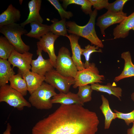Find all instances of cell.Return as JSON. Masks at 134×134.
Here are the masks:
<instances>
[{"mask_svg":"<svg viewBox=\"0 0 134 134\" xmlns=\"http://www.w3.org/2000/svg\"><path fill=\"white\" fill-rule=\"evenodd\" d=\"M8 60L0 59V86L7 84L15 72Z\"/></svg>","mask_w":134,"mask_h":134,"instance_id":"obj_21","label":"cell"},{"mask_svg":"<svg viewBox=\"0 0 134 134\" xmlns=\"http://www.w3.org/2000/svg\"><path fill=\"white\" fill-rule=\"evenodd\" d=\"M134 29V12L114 29V39L124 38L129 35L130 31Z\"/></svg>","mask_w":134,"mask_h":134,"instance_id":"obj_14","label":"cell"},{"mask_svg":"<svg viewBox=\"0 0 134 134\" xmlns=\"http://www.w3.org/2000/svg\"><path fill=\"white\" fill-rule=\"evenodd\" d=\"M45 76V82L57 89L60 92L68 93L71 86L75 83L74 78L63 76L53 69L47 72Z\"/></svg>","mask_w":134,"mask_h":134,"instance_id":"obj_8","label":"cell"},{"mask_svg":"<svg viewBox=\"0 0 134 134\" xmlns=\"http://www.w3.org/2000/svg\"><path fill=\"white\" fill-rule=\"evenodd\" d=\"M100 122L96 113L77 104L61 105L37 122L32 134H95Z\"/></svg>","mask_w":134,"mask_h":134,"instance_id":"obj_1","label":"cell"},{"mask_svg":"<svg viewBox=\"0 0 134 134\" xmlns=\"http://www.w3.org/2000/svg\"><path fill=\"white\" fill-rule=\"evenodd\" d=\"M21 17L20 11L11 4L0 15V27L19 21Z\"/></svg>","mask_w":134,"mask_h":134,"instance_id":"obj_16","label":"cell"},{"mask_svg":"<svg viewBox=\"0 0 134 134\" xmlns=\"http://www.w3.org/2000/svg\"><path fill=\"white\" fill-rule=\"evenodd\" d=\"M48 1L57 10L61 19H69L73 16L70 11H67L63 7L58 0H48Z\"/></svg>","mask_w":134,"mask_h":134,"instance_id":"obj_30","label":"cell"},{"mask_svg":"<svg viewBox=\"0 0 134 134\" xmlns=\"http://www.w3.org/2000/svg\"><path fill=\"white\" fill-rule=\"evenodd\" d=\"M30 25L31 30L25 34L28 37L39 40L43 36L50 32V25L36 22L31 23Z\"/></svg>","mask_w":134,"mask_h":134,"instance_id":"obj_22","label":"cell"},{"mask_svg":"<svg viewBox=\"0 0 134 134\" xmlns=\"http://www.w3.org/2000/svg\"><path fill=\"white\" fill-rule=\"evenodd\" d=\"M21 93L7 84L0 86V102H4L20 111L24 107H31L32 105Z\"/></svg>","mask_w":134,"mask_h":134,"instance_id":"obj_5","label":"cell"},{"mask_svg":"<svg viewBox=\"0 0 134 134\" xmlns=\"http://www.w3.org/2000/svg\"><path fill=\"white\" fill-rule=\"evenodd\" d=\"M78 91L77 94L83 103L91 100L93 90L91 86L87 85L80 86L78 87Z\"/></svg>","mask_w":134,"mask_h":134,"instance_id":"obj_28","label":"cell"},{"mask_svg":"<svg viewBox=\"0 0 134 134\" xmlns=\"http://www.w3.org/2000/svg\"><path fill=\"white\" fill-rule=\"evenodd\" d=\"M57 94L54 87L43 82L38 88L30 94L28 101L32 106L37 109H49L53 106L51 100Z\"/></svg>","mask_w":134,"mask_h":134,"instance_id":"obj_3","label":"cell"},{"mask_svg":"<svg viewBox=\"0 0 134 134\" xmlns=\"http://www.w3.org/2000/svg\"><path fill=\"white\" fill-rule=\"evenodd\" d=\"M121 58L124 61V66L121 74L114 78V81L116 82L125 78L134 76V65L132 62L130 52L127 51L122 53Z\"/></svg>","mask_w":134,"mask_h":134,"instance_id":"obj_19","label":"cell"},{"mask_svg":"<svg viewBox=\"0 0 134 134\" xmlns=\"http://www.w3.org/2000/svg\"><path fill=\"white\" fill-rule=\"evenodd\" d=\"M22 77L26 82L28 91L30 94L41 85L45 78L44 76L30 71L24 74Z\"/></svg>","mask_w":134,"mask_h":134,"instance_id":"obj_18","label":"cell"},{"mask_svg":"<svg viewBox=\"0 0 134 134\" xmlns=\"http://www.w3.org/2000/svg\"><path fill=\"white\" fill-rule=\"evenodd\" d=\"M127 134H134V122L132 128L127 130Z\"/></svg>","mask_w":134,"mask_h":134,"instance_id":"obj_35","label":"cell"},{"mask_svg":"<svg viewBox=\"0 0 134 134\" xmlns=\"http://www.w3.org/2000/svg\"><path fill=\"white\" fill-rule=\"evenodd\" d=\"M94 8L97 10L106 8L109 3L108 0H89Z\"/></svg>","mask_w":134,"mask_h":134,"instance_id":"obj_33","label":"cell"},{"mask_svg":"<svg viewBox=\"0 0 134 134\" xmlns=\"http://www.w3.org/2000/svg\"><path fill=\"white\" fill-rule=\"evenodd\" d=\"M9 81L11 88L20 93L23 96L27 95L28 91L27 83L20 73L13 75Z\"/></svg>","mask_w":134,"mask_h":134,"instance_id":"obj_24","label":"cell"},{"mask_svg":"<svg viewBox=\"0 0 134 134\" xmlns=\"http://www.w3.org/2000/svg\"><path fill=\"white\" fill-rule=\"evenodd\" d=\"M12 127L9 123L7 124L6 128V130L2 134H11L10 132Z\"/></svg>","mask_w":134,"mask_h":134,"instance_id":"obj_34","label":"cell"},{"mask_svg":"<svg viewBox=\"0 0 134 134\" xmlns=\"http://www.w3.org/2000/svg\"><path fill=\"white\" fill-rule=\"evenodd\" d=\"M75 83L73 87L75 89L79 86L94 83L103 82L105 77L99 74V70L93 63H90L89 67L78 71L74 78Z\"/></svg>","mask_w":134,"mask_h":134,"instance_id":"obj_7","label":"cell"},{"mask_svg":"<svg viewBox=\"0 0 134 134\" xmlns=\"http://www.w3.org/2000/svg\"><path fill=\"white\" fill-rule=\"evenodd\" d=\"M41 2V0H32L29 1V13L26 20L20 24L22 26L24 27L27 24L34 22L42 23L43 19L39 13Z\"/></svg>","mask_w":134,"mask_h":134,"instance_id":"obj_15","label":"cell"},{"mask_svg":"<svg viewBox=\"0 0 134 134\" xmlns=\"http://www.w3.org/2000/svg\"><path fill=\"white\" fill-rule=\"evenodd\" d=\"M127 14L123 11L115 12L109 11L99 16L96 23L100 28L101 34L105 36V30L113 24L121 23L127 17Z\"/></svg>","mask_w":134,"mask_h":134,"instance_id":"obj_10","label":"cell"},{"mask_svg":"<svg viewBox=\"0 0 134 134\" xmlns=\"http://www.w3.org/2000/svg\"><path fill=\"white\" fill-rule=\"evenodd\" d=\"M14 49H15L14 46L5 37L0 36V58L6 60L8 59Z\"/></svg>","mask_w":134,"mask_h":134,"instance_id":"obj_26","label":"cell"},{"mask_svg":"<svg viewBox=\"0 0 134 134\" xmlns=\"http://www.w3.org/2000/svg\"><path fill=\"white\" fill-rule=\"evenodd\" d=\"M63 6L66 8L71 4H77L81 6L82 11L86 14L90 15L92 12V5L89 0H63Z\"/></svg>","mask_w":134,"mask_h":134,"instance_id":"obj_27","label":"cell"},{"mask_svg":"<svg viewBox=\"0 0 134 134\" xmlns=\"http://www.w3.org/2000/svg\"><path fill=\"white\" fill-rule=\"evenodd\" d=\"M128 1V0H116L113 2L109 3L105 8L107 11L113 12H122L124 4Z\"/></svg>","mask_w":134,"mask_h":134,"instance_id":"obj_31","label":"cell"},{"mask_svg":"<svg viewBox=\"0 0 134 134\" xmlns=\"http://www.w3.org/2000/svg\"><path fill=\"white\" fill-rule=\"evenodd\" d=\"M98 46L94 45H91L88 44L85 47V48H82V55L84 56L85 59V62L84 63V67L86 68L90 66V63L89 62L91 55L94 52H102L101 49H99Z\"/></svg>","mask_w":134,"mask_h":134,"instance_id":"obj_29","label":"cell"},{"mask_svg":"<svg viewBox=\"0 0 134 134\" xmlns=\"http://www.w3.org/2000/svg\"><path fill=\"white\" fill-rule=\"evenodd\" d=\"M97 14V10L95 9L90 15V19L87 23L83 26L78 25L74 21H66L67 32L71 34H74L88 39L91 43V45H94L103 48L104 45L97 36L95 30V21Z\"/></svg>","mask_w":134,"mask_h":134,"instance_id":"obj_2","label":"cell"},{"mask_svg":"<svg viewBox=\"0 0 134 134\" xmlns=\"http://www.w3.org/2000/svg\"><path fill=\"white\" fill-rule=\"evenodd\" d=\"M0 32L4 35L19 52L23 53L28 52L30 48L26 44L21 36L28 32L20 24L14 23L0 27Z\"/></svg>","mask_w":134,"mask_h":134,"instance_id":"obj_4","label":"cell"},{"mask_svg":"<svg viewBox=\"0 0 134 134\" xmlns=\"http://www.w3.org/2000/svg\"><path fill=\"white\" fill-rule=\"evenodd\" d=\"M66 37L69 39L72 50V60L78 71H80L85 68L84 63L81 59L82 49L78 43V41L80 36L73 34L67 35Z\"/></svg>","mask_w":134,"mask_h":134,"instance_id":"obj_13","label":"cell"},{"mask_svg":"<svg viewBox=\"0 0 134 134\" xmlns=\"http://www.w3.org/2000/svg\"><path fill=\"white\" fill-rule=\"evenodd\" d=\"M51 102L53 104L59 103L61 105L77 104L83 106L84 105L77 94L70 92L67 93L60 92L57 94L52 98Z\"/></svg>","mask_w":134,"mask_h":134,"instance_id":"obj_17","label":"cell"},{"mask_svg":"<svg viewBox=\"0 0 134 134\" xmlns=\"http://www.w3.org/2000/svg\"><path fill=\"white\" fill-rule=\"evenodd\" d=\"M131 98L132 100L134 101V92L131 95Z\"/></svg>","mask_w":134,"mask_h":134,"instance_id":"obj_36","label":"cell"},{"mask_svg":"<svg viewBox=\"0 0 134 134\" xmlns=\"http://www.w3.org/2000/svg\"><path fill=\"white\" fill-rule=\"evenodd\" d=\"M52 24L50 25V32L56 35L66 36L67 35L66 26V19H61L59 21L54 19L51 20Z\"/></svg>","mask_w":134,"mask_h":134,"instance_id":"obj_25","label":"cell"},{"mask_svg":"<svg viewBox=\"0 0 134 134\" xmlns=\"http://www.w3.org/2000/svg\"><path fill=\"white\" fill-rule=\"evenodd\" d=\"M114 111L116 114L117 118L124 120L128 126L134 122V110L128 113H124L120 112L116 109Z\"/></svg>","mask_w":134,"mask_h":134,"instance_id":"obj_32","label":"cell"},{"mask_svg":"<svg viewBox=\"0 0 134 134\" xmlns=\"http://www.w3.org/2000/svg\"><path fill=\"white\" fill-rule=\"evenodd\" d=\"M101 97L102 103L100 108L104 117V128L107 129L109 128L112 121L117 118V116L110 108L107 99L103 95H101Z\"/></svg>","mask_w":134,"mask_h":134,"instance_id":"obj_20","label":"cell"},{"mask_svg":"<svg viewBox=\"0 0 134 134\" xmlns=\"http://www.w3.org/2000/svg\"><path fill=\"white\" fill-rule=\"evenodd\" d=\"M56 68V71L60 74L74 78L78 71L70 56L69 50L65 47H61L59 50Z\"/></svg>","mask_w":134,"mask_h":134,"instance_id":"obj_6","label":"cell"},{"mask_svg":"<svg viewBox=\"0 0 134 134\" xmlns=\"http://www.w3.org/2000/svg\"><path fill=\"white\" fill-rule=\"evenodd\" d=\"M60 36L49 32L43 36L37 43V48L47 53L54 67L56 68L57 56L55 54L54 43Z\"/></svg>","mask_w":134,"mask_h":134,"instance_id":"obj_11","label":"cell"},{"mask_svg":"<svg viewBox=\"0 0 134 134\" xmlns=\"http://www.w3.org/2000/svg\"><path fill=\"white\" fill-rule=\"evenodd\" d=\"M91 86L93 90L106 93L109 95H113L121 100L120 97L122 96V91L120 87H115L109 83L105 85L98 83H94L91 84Z\"/></svg>","mask_w":134,"mask_h":134,"instance_id":"obj_23","label":"cell"},{"mask_svg":"<svg viewBox=\"0 0 134 134\" xmlns=\"http://www.w3.org/2000/svg\"><path fill=\"white\" fill-rule=\"evenodd\" d=\"M37 48L36 54L38 57L36 59L32 60L31 62V71L45 76L47 72L53 69L54 67L50 59H44L42 54V50Z\"/></svg>","mask_w":134,"mask_h":134,"instance_id":"obj_12","label":"cell"},{"mask_svg":"<svg viewBox=\"0 0 134 134\" xmlns=\"http://www.w3.org/2000/svg\"><path fill=\"white\" fill-rule=\"evenodd\" d=\"M33 54L29 52L21 53L15 49L13 51L8 61L13 67H17L19 73L22 75L30 71L31 68V64Z\"/></svg>","mask_w":134,"mask_h":134,"instance_id":"obj_9","label":"cell"}]
</instances>
